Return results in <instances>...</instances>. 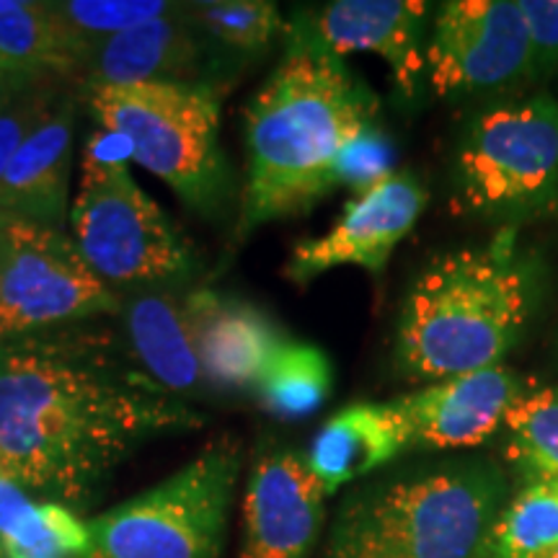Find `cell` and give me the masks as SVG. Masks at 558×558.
I'll use <instances>...</instances> for the list:
<instances>
[{
	"mask_svg": "<svg viewBox=\"0 0 558 558\" xmlns=\"http://www.w3.org/2000/svg\"><path fill=\"white\" fill-rule=\"evenodd\" d=\"M90 114L101 130L132 145V160L171 186L207 220H220L235 202V179L220 143V99L215 86L132 83L86 86Z\"/></svg>",
	"mask_w": 558,
	"mask_h": 558,
	"instance_id": "cell-5",
	"label": "cell"
},
{
	"mask_svg": "<svg viewBox=\"0 0 558 558\" xmlns=\"http://www.w3.org/2000/svg\"><path fill=\"white\" fill-rule=\"evenodd\" d=\"M543 284V264L518 241V226L435 256L403 298L396 367L432 383L501 365L538 316Z\"/></svg>",
	"mask_w": 558,
	"mask_h": 558,
	"instance_id": "cell-3",
	"label": "cell"
},
{
	"mask_svg": "<svg viewBox=\"0 0 558 558\" xmlns=\"http://www.w3.org/2000/svg\"><path fill=\"white\" fill-rule=\"evenodd\" d=\"M184 303L209 390H256L271 357L288 341L282 329L248 300L215 290L190 288Z\"/></svg>",
	"mask_w": 558,
	"mask_h": 558,
	"instance_id": "cell-16",
	"label": "cell"
},
{
	"mask_svg": "<svg viewBox=\"0 0 558 558\" xmlns=\"http://www.w3.org/2000/svg\"><path fill=\"white\" fill-rule=\"evenodd\" d=\"M197 29L222 58H256L288 32L277 3L267 0H199L184 3Z\"/></svg>",
	"mask_w": 558,
	"mask_h": 558,
	"instance_id": "cell-24",
	"label": "cell"
},
{
	"mask_svg": "<svg viewBox=\"0 0 558 558\" xmlns=\"http://www.w3.org/2000/svg\"><path fill=\"white\" fill-rule=\"evenodd\" d=\"M505 460L522 484L558 478V383L530 388L507 414Z\"/></svg>",
	"mask_w": 558,
	"mask_h": 558,
	"instance_id": "cell-23",
	"label": "cell"
},
{
	"mask_svg": "<svg viewBox=\"0 0 558 558\" xmlns=\"http://www.w3.org/2000/svg\"><path fill=\"white\" fill-rule=\"evenodd\" d=\"M246 109V186L235 241L267 222L308 213L333 192V163L344 143L378 120V101L344 58L303 26Z\"/></svg>",
	"mask_w": 558,
	"mask_h": 558,
	"instance_id": "cell-2",
	"label": "cell"
},
{
	"mask_svg": "<svg viewBox=\"0 0 558 558\" xmlns=\"http://www.w3.org/2000/svg\"><path fill=\"white\" fill-rule=\"evenodd\" d=\"M538 558H558V546H556V548H550V550H546V554H541Z\"/></svg>",
	"mask_w": 558,
	"mask_h": 558,
	"instance_id": "cell-31",
	"label": "cell"
},
{
	"mask_svg": "<svg viewBox=\"0 0 558 558\" xmlns=\"http://www.w3.org/2000/svg\"><path fill=\"white\" fill-rule=\"evenodd\" d=\"M525 390L520 373L497 365L432 380L396 403L407 416L411 450H471L501 435Z\"/></svg>",
	"mask_w": 558,
	"mask_h": 558,
	"instance_id": "cell-14",
	"label": "cell"
},
{
	"mask_svg": "<svg viewBox=\"0 0 558 558\" xmlns=\"http://www.w3.org/2000/svg\"><path fill=\"white\" fill-rule=\"evenodd\" d=\"M427 199L429 194L414 173L396 171L349 202L329 233L300 241L292 248L284 277L295 284H308L339 267L383 275L393 251L422 218Z\"/></svg>",
	"mask_w": 558,
	"mask_h": 558,
	"instance_id": "cell-11",
	"label": "cell"
},
{
	"mask_svg": "<svg viewBox=\"0 0 558 558\" xmlns=\"http://www.w3.org/2000/svg\"><path fill=\"white\" fill-rule=\"evenodd\" d=\"M81 256L117 295L135 290H190L202 271L192 241L132 179L130 163H83L70 209Z\"/></svg>",
	"mask_w": 558,
	"mask_h": 558,
	"instance_id": "cell-7",
	"label": "cell"
},
{
	"mask_svg": "<svg viewBox=\"0 0 558 558\" xmlns=\"http://www.w3.org/2000/svg\"><path fill=\"white\" fill-rule=\"evenodd\" d=\"M429 5L422 0H337L298 24L339 58L352 52L386 62L396 88L414 99L424 83Z\"/></svg>",
	"mask_w": 558,
	"mask_h": 558,
	"instance_id": "cell-15",
	"label": "cell"
},
{
	"mask_svg": "<svg viewBox=\"0 0 558 558\" xmlns=\"http://www.w3.org/2000/svg\"><path fill=\"white\" fill-rule=\"evenodd\" d=\"M507 473L463 458L360 481L333 514L324 558H492Z\"/></svg>",
	"mask_w": 558,
	"mask_h": 558,
	"instance_id": "cell-4",
	"label": "cell"
},
{
	"mask_svg": "<svg viewBox=\"0 0 558 558\" xmlns=\"http://www.w3.org/2000/svg\"><path fill=\"white\" fill-rule=\"evenodd\" d=\"M241 469L239 439H213L173 476L88 520L83 558H220Z\"/></svg>",
	"mask_w": 558,
	"mask_h": 558,
	"instance_id": "cell-6",
	"label": "cell"
},
{
	"mask_svg": "<svg viewBox=\"0 0 558 558\" xmlns=\"http://www.w3.org/2000/svg\"><path fill=\"white\" fill-rule=\"evenodd\" d=\"M527 34L530 73L558 68V0H518Z\"/></svg>",
	"mask_w": 558,
	"mask_h": 558,
	"instance_id": "cell-29",
	"label": "cell"
},
{
	"mask_svg": "<svg viewBox=\"0 0 558 558\" xmlns=\"http://www.w3.org/2000/svg\"><path fill=\"white\" fill-rule=\"evenodd\" d=\"M411 450V432L399 403H352L313 437L305 460L326 497L341 486L367 481Z\"/></svg>",
	"mask_w": 558,
	"mask_h": 558,
	"instance_id": "cell-19",
	"label": "cell"
},
{
	"mask_svg": "<svg viewBox=\"0 0 558 558\" xmlns=\"http://www.w3.org/2000/svg\"><path fill=\"white\" fill-rule=\"evenodd\" d=\"M452 207L499 220L538 218L558 202V101L538 94L481 111L456 153Z\"/></svg>",
	"mask_w": 558,
	"mask_h": 558,
	"instance_id": "cell-8",
	"label": "cell"
},
{
	"mask_svg": "<svg viewBox=\"0 0 558 558\" xmlns=\"http://www.w3.org/2000/svg\"><path fill=\"white\" fill-rule=\"evenodd\" d=\"M186 290H135L120 295V337L148 378L190 403L209 393L184 303Z\"/></svg>",
	"mask_w": 558,
	"mask_h": 558,
	"instance_id": "cell-17",
	"label": "cell"
},
{
	"mask_svg": "<svg viewBox=\"0 0 558 558\" xmlns=\"http://www.w3.org/2000/svg\"><path fill=\"white\" fill-rule=\"evenodd\" d=\"M0 476H9V471H5V460H3V452H0Z\"/></svg>",
	"mask_w": 558,
	"mask_h": 558,
	"instance_id": "cell-32",
	"label": "cell"
},
{
	"mask_svg": "<svg viewBox=\"0 0 558 558\" xmlns=\"http://www.w3.org/2000/svg\"><path fill=\"white\" fill-rule=\"evenodd\" d=\"M324 501L303 452L262 442L241 501L239 558H311L326 522Z\"/></svg>",
	"mask_w": 558,
	"mask_h": 558,
	"instance_id": "cell-12",
	"label": "cell"
},
{
	"mask_svg": "<svg viewBox=\"0 0 558 558\" xmlns=\"http://www.w3.org/2000/svg\"><path fill=\"white\" fill-rule=\"evenodd\" d=\"M88 520L0 476V558H83Z\"/></svg>",
	"mask_w": 558,
	"mask_h": 558,
	"instance_id": "cell-20",
	"label": "cell"
},
{
	"mask_svg": "<svg viewBox=\"0 0 558 558\" xmlns=\"http://www.w3.org/2000/svg\"><path fill=\"white\" fill-rule=\"evenodd\" d=\"M396 173V148L378 120L367 122L339 150L333 163V190L365 194Z\"/></svg>",
	"mask_w": 558,
	"mask_h": 558,
	"instance_id": "cell-28",
	"label": "cell"
},
{
	"mask_svg": "<svg viewBox=\"0 0 558 558\" xmlns=\"http://www.w3.org/2000/svg\"><path fill=\"white\" fill-rule=\"evenodd\" d=\"M0 347H3V341H0Z\"/></svg>",
	"mask_w": 558,
	"mask_h": 558,
	"instance_id": "cell-33",
	"label": "cell"
},
{
	"mask_svg": "<svg viewBox=\"0 0 558 558\" xmlns=\"http://www.w3.org/2000/svg\"><path fill=\"white\" fill-rule=\"evenodd\" d=\"M331 380V362L318 347L288 339L264 369L256 393L271 416L295 422L324 407Z\"/></svg>",
	"mask_w": 558,
	"mask_h": 558,
	"instance_id": "cell-22",
	"label": "cell"
},
{
	"mask_svg": "<svg viewBox=\"0 0 558 558\" xmlns=\"http://www.w3.org/2000/svg\"><path fill=\"white\" fill-rule=\"evenodd\" d=\"M78 94L81 83L70 86L16 150L0 181V213L60 230L65 226Z\"/></svg>",
	"mask_w": 558,
	"mask_h": 558,
	"instance_id": "cell-18",
	"label": "cell"
},
{
	"mask_svg": "<svg viewBox=\"0 0 558 558\" xmlns=\"http://www.w3.org/2000/svg\"><path fill=\"white\" fill-rule=\"evenodd\" d=\"M226 65L228 60L197 29L186 5L173 3L163 16L94 47L83 70V88L190 83L222 90Z\"/></svg>",
	"mask_w": 558,
	"mask_h": 558,
	"instance_id": "cell-13",
	"label": "cell"
},
{
	"mask_svg": "<svg viewBox=\"0 0 558 558\" xmlns=\"http://www.w3.org/2000/svg\"><path fill=\"white\" fill-rule=\"evenodd\" d=\"M171 5L166 0H50L52 16L83 58V70L94 47L163 16Z\"/></svg>",
	"mask_w": 558,
	"mask_h": 558,
	"instance_id": "cell-26",
	"label": "cell"
},
{
	"mask_svg": "<svg viewBox=\"0 0 558 558\" xmlns=\"http://www.w3.org/2000/svg\"><path fill=\"white\" fill-rule=\"evenodd\" d=\"M117 313L120 295L90 271L73 235L0 213V341Z\"/></svg>",
	"mask_w": 558,
	"mask_h": 558,
	"instance_id": "cell-9",
	"label": "cell"
},
{
	"mask_svg": "<svg viewBox=\"0 0 558 558\" xmlns=\"http://www.w3.org/2000/svg\"><path fill=\"white\" fill-rule=\"evenodd\" d=\"M202 422L137 367L114 326L83 320L0 347V452L37 499L86 512L132 452Z\"/></svg>",
	"mask_w": 558,
	"mask_h": 558,
	"instance_id": "cell-1",
	"label": "cell"
},
{
	"mask_svg": "<svg viewBox=\"0 0 558 558\" xmlns=\"http://www.w3.org/2000/svg\"><path fill=\"white\" fill-rule=\"evenodd\" d=\"M26 78H41V75H19V73H5V70H0V101H3L5 96H9L11 90Z\"/></svg>",
	"mask_w": 558,
	"mask_h": 558,
	"instance_id": "cell-30",
	"label": "cell"
},
{
	"mask_svg": "<svg viewBox=\"0 0 558 558\" xmlns=\"http://www.w3.org/2000/svg\"><path fill=\"white\" fill-rule=\"evenodd\" d=\"M558 546V478L525 481L494 527L492 558H538Z\"/></svg>",
	"mask_w": 558,
	"mask_h": 558,
	"instance_id": "cell-25",
	"label": "cell"
},
{
	"mask_svg": "<svg viewBox=\"0 0 558 558\" xmlns=\"http://www.w3.org/2000/svg\"><path fill=\"white\" fill-rule=\"evenodd\" d=\"M0 70L83 83V58L60 29L50 3L37 0H0Z\"/></svg>",
	"mask_w": 558,
	"mask_h": 558,
	"instance_id": "cell-21",
	"label": "cell"
},
{
	"mask_svg": "<svg viewBox=\"0 0 558 558\" xmlns=\"http://www.w3.org/2000/svg\"><path fill=\"white\" fill-rule=\"evenodd\" d=\"M530 73L527 34L514 0H450L424 52V83L439 99L505 88Z\"/></svg>",
	"mask_w": 558,
	"mask_h": 558,
	"instance_id": "cell-10",
	"label": "cell"
},
{
	"mask_svg": "<svg viewBox=\"0 0 558 558\" xmlns=\"http://www.w3.org/2000/svg\"><path fill=\"white\" fill-rule=\"evenodd\" d=\"M75 78H58V75H41V78H26L0 101V181L24 145L34 128L45 120L47 111L70 86H78ZM83 86V83H81Z\"/></svg>",
	"mask_w": 558,
	"mask_h": 558,
	"instance_id": "cell-27",
	"label": "cell"
}]
</instances>
